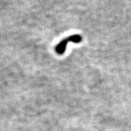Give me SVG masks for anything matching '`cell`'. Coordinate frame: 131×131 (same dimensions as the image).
I'll use <instances>...</instances> for the list:
<instances>
[{
	"label": "cell",
	"mask_w": 131,
	"mask_h": 131,
	"mask_svg": "<svg viewBox=\"0 0 131 131\" xmlns=\"http://www.w3.org/2000/svg\"><path fill=\"white\" fill-rule=\"evenodd\" d=\"M82 41V38L80 35H74L70 36L64 40H62L55 47V50L59 55H62L64 53L67 45L69 42H73L75 43H79Z\"/></svg>",
	"instance_id": "6da1fadb"
}]
</instances>
